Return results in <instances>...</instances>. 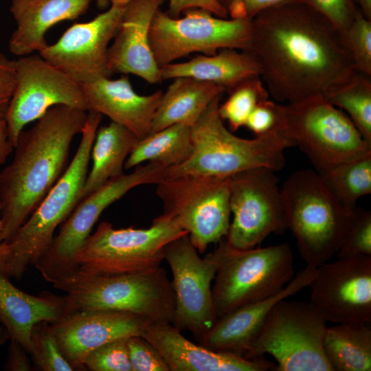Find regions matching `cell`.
<instances>
[{
  "label": "cell",
  "mask_w": 371,
  "mask_h": 371,
  "mask_svg": "<svg viewBox=\"0 0 371 371\" xmlns=\"http://www.w3.org/2000/svg\"><path fill=\"white\" fill-rule=\"evenodd\" d=\"M192 151L191 126L171 125L139 139L126 160L124 169L146 162L175 167L184 162Z\"/></svg>",
  "instance_id": "f546056e"
},
{
  "label": "cell",
  "mask_w": 371,
  "mask_h": 371,
  "mask_svg": "<svg viewBox=\"0 0 371 371\" xmlns=\"http://www.w3.org/2000/svg\"><path fill=\"white\" fill-rule=\"evenodd\" d=\"M186 234L175 218L164 213L146 229H115L103 221L76 254V271L110 276L155 268L164 260L166 246Z\"/></svg>",
  "instance_id": "52a82bcc"
},
{
  "label": "cell",
  "mask_w": 371,
  "mask_h": 371,
  "mask_svg": "<svg viewBox=\"0 0 371 371\" xmlns=\"http://www.w3.org/2000/svg\"><path fill=\"white\" fill-rule=\"evenodd\" d=\"M319 173L335 198L352 211L357 200L371 192V152Z\"/></svg>",
  "instance_id": "1f68e13d"
},
{
  "label": "cell",
  "mask_w": 371,
  "mask_h": 371,
  "mask_svg": "<svg viewBox=\"0 0 371 371\" xmlns=\"http://www.w3.org/2000/svg\"><path fill=\"white\" fill-rule=\"evenodd\" d=\"M127 338L116 339L94 349L85 359V369L91 371H132Z\"/></svg>",
  "instance_id": "8d00e7d4"
},
{
  "label": "cell",
  "mask_w": 371,
  "mask_h": 371,
  "mask_svg": "<svg viewBox=\"0 0 371 371\" xmlns=\"http://www.w3.org/2000/svg\"><path fill=\"white\" fill-rule=\"evenodd\" d=\"M337 258L371 256V212L356 207Z\"/></svg>",
  "instance_id": "d590c367"
},
{
  "label": "cell",
  "mask_w": 371,
  "mask_h": 371,
  "mask_svg": "<svg viewBox=\"0 0 371 371\" xmlns=\"http://www.w3.org/2000/svg\"><path fill=\"white\" fill-rule=\"evenodd\" d=\"M327 321L311 302L276 303L245 358L269 354L276 371H333L323 350Z\"/></svg>",
  "instance_id": "30bf717a"
},
{
  "label": "cell",
  "mask_w": 371,
  "mask_h": 371,
  "mask_svg": "<svg viewBox=\"0 0 371 371\" xmlns=\"http://www.w3.org/2000/svg\"><path fill=\"white\" fill-rule=\"evenodd\" d=\"M156 194L163 213L177 221L199 254L226 236L231 222L229 177H169L157 184Z\"/></svg>",
  "instance_id": "7c38bea8"
},
{
  "label": "cell",
  "mask_w": 371,
  "mask_h": 371,
  "mask_svg": "<svg viewBox=\"0 0 371 371\" xmlns=\"http://www.w3.org/2000/svg\"><path fill=\"white\" fill-rule=\"evenodd\" d=\"M165 0H132L124 10L109 45L107 60L112 73L133 74L150 84L162 81L150 43V30Z\"/></svg>",
  "instance_id": "ffe728a7"
},
{
  "label": "cell",
  "mask_w": 371,
  "mask_h": 371,
  "mask_svg": "<svg viewBox=\"0 0 371 371\" xmlns=\"http://www.w3.org/2000/svg\"><path fill=\"white\" fill-rule=\"evenodd\" d=\"M251 24L245 52L277 102L324 95L356 70L340 31L308 3L268 9Z\"/></svg>",
  "instance_id": "6da1fadb"
},
{
  "label": "cell",
  "mask_w": 371,
  "mask_h": 371,
  "mask_svg": "<svg viewBox=\"0 0 371 371\" xmlns=\"http://www.w3.org/2000/svg\"><path fill=\"white\" fill-rule=\"evenodd\" d=\"M340 32L355 69L371 76V20L359 11L350 25Z\"/></svg>",
  "instance_id": "e575fe53"
},
{
  "label": "cell",
  "mask_w": 371,
  "mask_h": 371,
  "mask_svg": "<svg viewBox=\"0 0 371 371\" xmlns=\"http://www.w3.org/2000/svg\"><path fill=\"white\" fill-rule=\"evenodd\" d=\"M224 92L221 87L209 82L188 77L172 79L163 92L148 134L174 124L192 126L210 104Z\"/></svg>",
  "instance_id": "4316f807"
},
{
  "label": "cell",
  "mask_w": 371,
  "mask_h": 371,
  "mask_svg": "<svg viewBox=\"0 0 371 371\" xmlns=\"http://www.w3.org/2000/svg\"><path fill=\"white\" fill-rule=\"evenodd\" d=\"M96 0H12L10 12L16 28L8 42L19 57L40 52L47 45L46 33L56 24L85 14Z\"/></svg>",
  "instance_id": "cb8c5ba5"
},
{
  "label": "cell",
  "mask_w": 371,
  "mask_h": 371,
  "mask_svg": "<svg viewBox=\"0 0 371 371\" xmlns=\"http://www.w3.org/2000/svg\"><path fill=\"white\" fill-rule=\"evenodd\" d=\"M315 269L306 266L278 293L218 317L210 329L197 339L199 344L212 350L245 357L273 306L309 286Z\"/></svg>",
  "instance_id": "44dd1931"
},
{
  "label": "cell",
  "mask_w": 371,
  "mask_h": 371,
  "mask_svg": "<svg viewBox=\"0 0 371 371\" xmlns=\"http://www.w3.org/2000/svg\"><path fill=\"white\" fill-rule=\"evenodd\" d=\"M147 322L124 312L85 310L66 313L51 326L74 370H85V361L91 351L116 339L141 336Z\"/></svg>",
  "instance_id": "d6986e66"
},
{
  "label": "cell",
  "mask_w": 371,
  "mask_h": 371,
  "mask_svg": "<svg viewBox=\"0 0 371 371\" xmlns=\"http://www.w3.org/2000/svg\"><path fill=\"white\" fill-rule=\"evenodd\" d=\"M13 149L14 146L9 139L5 120H0V166L5 162Z\"/></svg>",
  "instance_id": "f6af8a7d"
},
{
  "label": "cell",
  "mask_w": 371,
  "mask_h": 371,
  "mask_svg": "<svg viewBox=\"0 0 371 371\" xmlns=\"http://www.w3.org/2000/svg\"><path fill=\"white\" fill-rule=\"evenodd\" d=\"M53 285L65 293L66 313L108 310L135 315L148 322L172 323L173 320L174 291L161 266L110 276L75 271Z\"/></svg>",
  "instance_id": "277c9868"
},
{
  "label": "cell",
  "mask_w": 371,
  "mask_h": 371,
  "mask_svg": "<svg viewBox=\"0 0 371 371\" xmlns=\"http://www.w3.org/2000/svg\"><path fill=\"white\" fill-rule=\"evenodd\" d=\"M132 0H105L106 3H110L111 5H117L125 6Z\"/></svg>",
  "instance_id": "681fc988"
},
{
  "label": "cell",
  "mask_w": 371,
  "mask_h": 371,
  "mask_svg": "<svg viewBox=\"0 0 371 371\" xmlns=\"http://www.w3.org/2000/svg\"><path fill=\"white\" fill-rule=\"evenodd\" d=\"M167 168L155 163L139 165L129 174L113 179L84 197L62 223L46 251L34 264L43 278L54 284L77 269L75 258L102 213L132 189L158 184Z\"/></svg>",
  "instance_id": "8fae6325"
},
{
  "label": "cell",
  "mask_w": 371,
  "mask_h": 371,
  "mask_svg": "<svg viewBox=\"0 0 371 371\" xmlns=\"http://www.w3.org/2000/svg\"><path fill=\"white\" fill-rule=\"evenodd\" d=\"M15 65V86L5 118L14 148L25 126L54 106L87 111L81 85L38 53L21 56Z\"/></svg>",
  "instance_id": "2e32d148"
},
{
  "label": "cell",
  "mask_w": 371,
  "mask_h": 371,
  "mask_svg": "<svg viewBox=\"0 0 371 371\" xmlns=\"http://www.w3.org/2000/svg\"><path fill=\"white\" fill-rule=\"evenodd\" d=\"M77 150L60 179L7 243L8 251L3 271L20 280L29 265L46 251L54 232L82 199L91 152L102 115L87 111Z\"/></svg>",
  "instance_id": "8992f818"
},
{
  "label": "cell",
  "mask_w": 371,
  "mask_h": 371,
  "mask_svg": "<svg viewBox=\"0 0 371 371\" xmlns=\"http://www.w3.org/2000/svg\"><path fill=\"white\" fill-rule=\"evenodd\" d=\"M81 87L87 111L108 117L111 122L130 130L139 139L149 133L162 91L139 95L135 91L126 76L113 80L102 78L81 85Z\"/></svg>",
  "instance_id": "603a6c76"
},
{
  "label": "cell",
  "mask_w": 371,
  "mask_h": 371,
  "mask_svg": "<svg viewBox=\"0 0 371 371\" xmlns=\"http://www.w3.org/2000/svg\"><path fill=\"white\" fill-rule=\"evenodd\" d=\"M0 269V322L10 338L18 341L29 352L30 334L41 322H54L66 313L65 296L43 292L28 294L16 287Z\"/></svg>",
  "instance_id": "d4e9b609"
},
{
  "label": "cell",
  "mask_w": 371,
  "mask_h": 371,
  "mask_svg": "<svg viewBox=\"0 0 371 371\" xmlns=\"http://www.w3.org/2000/svg\"><path fill=\"white\" fill-rule=\"evenodd\" d=\"M125 6L111 5L89 21L74 23L38 54L80 85L110 78L107 52Z\"/></svg>",
  "instance_id": "e0dca14e"
},
{
  "label": "cell",
  "mask_w": 371,
  "mask_h": 371,
  "mask_svg": "<svg viewBox=\"0 0 371 371\" xmlns=\"http://www.w3.org/2000/svg\"><path fill=\"white\" fill-rule=\"evenodd\" d=\"M363 322L327 326L324 355L333 371L371 370V329Z\"/></svg>",
  "instance_id": "f1b7e54d"
},
{
  "label": "cell",
  "mask_w": 371,
  "mask_h": 371,
  "mask_svg": "<svg viewBox=\"0 0 371 371\" xmlns=\"http://www.w3.org/2000/svg\"><path fill=\"white\" fill-rule=\"evenodd\" d=\"M163 80L188 77L209 82L229 92L241 83L260 77L258 64L245 51L223 49L213 55H197L188 60L160 68Z\"/></svg>",
  "instance_id": "484cf974"
},
{
  "label": "cell",
  "mask_w": 371,
  "mask_h": 371,
  "mask_svg": "<svg viewBox=\"0 0 371 371\" xmlns=\"http://www.w3.org/2000/svg\"><path fill=\"white\" fill-rule=\"evenodd\" d=\"M6 361L3 370L7 371L33 370L29 352L16 339L10 338Z\"/></svg>",
  "instance_id": "ee69618b"
},
{
  "label": "cell",
  "mask_w": 371,
  "mask_h": 371,
  "mask_svg": "<svg viewBox=\"0 0 371 371\" xmlns=\"http://www.w3.org/2000/svg\"><path fill=\"white\" fill-rule=\"evenodd\" d=\"M324 96L348 115L371 144V76L355 70Z\"/></svg>",
  "instance_id": "4dcf8cb0"
},
{
  "label": "cell",
  "mask_w": 371,
  "mask_h": 371,
  "mask_svg": "<svg viewBox=\"0 0 371 371\" xmlns=\"http://www.w3.org/2000/svg\"><path fill=\"white\" fill-rule=\"evenodd\" d=\"M275 172L271 168L258 167L229 177L233 218L225 240L232 248H254L269 235L282 234L288 229Z\"/></svg>",
  "instance_id": "5bb4252c"
},
{
  "label": "cell",
  "mask_w": 371,
  "mask_h": 371,
  "mask_svg": "<svg viewBox=\"0 0 371 371\" xmlns=\"http://www.w3.org/2000/svg\"><path fill=\"white\" fill-rule=\"evenodd\" d=\"M2 234V221L1 218V205H0V269L3 270L8 255V244L1 241Z\"/></svg>",
  "instance_id": "7dc6e473"
},
{
  "label": "cell",
  "mask_w": 371,
  "mask_h": 371,
  "mask_svg": "<svg viewBox=\"0 0 371 371\" xmlns=\"http://www.w3.org/2000/svg\"><path fill=\"white\" fill-rule=\"evenodd\" d=\"M281 113L286 134L318 172L371 152L348 115L323 95L281 103Z\"/></svg>",
  "instance_id": "9c48e42d"
},
{
  "label": "cell",
  "mask_w": 371,
  "mask_h": 371,
  "mask_svg": "<svg viewBox=\"0 0 371 371\" xmlns=\"http://www.w3.org/2000/svg\"><path fill=\"white\" fill-rule=\"evenodd\" d=\"M221 96L216 98L191 126L192 153L182 164L168 168L166 177L183 175L229 177L254 168L276 172L284 166V151L295 144L284 128L254 139L236 136L218 114Z\"/></svg>",
  "instance_id": "3957f363"
},
{
  "label": "cell",
  "mask_w": 371,
  "mask_h": 371,
  "mask_svg": "<svg viewBox=\"0 0 371 371\" xmlns=\"http://www.w3.org/2000/svg\"><path fill=\"white\" fill-rule=\"evenodd\" d=\"M298 3H308V0H229L225 8L230 19L251 20L268 9Z\"/></svg>",
  "instance_id": "60d3db41"
},
{
  "label": "cell",
  "mask_w": 371,
  "mask_h": 371,
  "mask_svg": "<svg viewBox=\"0 0 371 371\" xmlns=\"http://www.w3.org/2000/svg\"><path fill=\"white\" fill-rule=\"evenodd\" d=\"M192 9H201L212 14L227 18L228 13L220 0H169L168 14L172 17H179V14Z\"/></svg>",
  "instance_id": "7bdbcfd3"
},
{
  "label": "cell",
  "mask_w": 371,
  "mask_h": 371,
  "mask_svg": "<svg viewBox=\"0 0 371 371\" xmlns=\"http://www.w3.org/2000/svg\"><path fill=\"white\" fill-rule=\"evenodd\" d=\"M308 3L340 32L350 25L359 11L352 0H308Z\"/></svg>",
  "instance_id": "ab89813d"
},
{
  "label": "cell",
  "mask_w": 371,
  "mask_h": 371,
  "mask_svg": "<svg viewBox=\"0 0 371 371\" xmlns=\"http://www.w3.org/2000/svg\"><path fill=\"white\" fill-rule=\"evenodd\" d=\"M87 113L56 105L19 134L13 159L0 172L3 243L10 241L66 171L72 140L81 133Z\"/></svg>",
  "instance_id": "7a4b0ae2"
},
{
  "label": "cell",
  "mask_w": 371,
  "mask_h": 371,
  "mask_svg": "<svg viewBox=\"0 0 371 371\" xmlns=\"http://www.w3.org/2000/svg\"><path fill=\"white\" fill-rule=\"evenodd\" d=\"M10 339V336L5 328L0 325V346L4 344Z\"/></svg>",
  "instance_id": "c3c4849f"
},
{
  "label": "cell",
  "mask_w": 371,
  "mask_h": 371,
  "mask_svg": "<svg viewBox=\"0 0 371 371\" xmlns=\"http://www.w3.org/2000/svg\"><path fill=\"white\" fill-rule=\"evenodd\" d=\"M245 126L255 136L265 135L282 127L281 103L269 99L260 102L250 113Z\"/></svg>",
  "instance_id": "f35d334b"
},
{
  "label": "cell",
  "mask_w": 371,
  "mask_h": 371,
  "mask_svg": "<svg viewBox=\"0 0 371 371\" xmlns=\"http://www.w3.org/2000/svg\"><path fill=\"white\" fill-rule=\"evenodd\" d=\"M229 93L227 100L219 104L218 111L221 119L228 124L229 129L232 132L245 126L256 106L270 97L260 77L241 83Z\"/></svg>",
  "instance_id": "d6a6232c"
},
{
  "label": "cell",
  "mask_w": 371,
  "mask_h": 371,
  "mask_svg": "<svg viewBox=\"0 0 371 371\" xmlns=\"http://www.w3.org/2000/svg\"><path fill=\"white\" fill-rule=\"evenodd\" d=\"M186 12L183 17H172L159 10L153 19L150 43L160 68L192 53L248 49L251 20L221 18L201 9Z\"/></svg>",
  "instance_id": "4fadbf2b"
},
{
  "label": "cell",
  "mask_w": 371,
  "mask_h": 371,
  "mask_svg": "<svg viewBox=\"0 0 371 371\" xmlns=\"http://www.w3.org/2000/svg\"><path fill=\"white\" fill-rule=\"evenodd\" d=\"M310 302L327 322H371V256L338 258L315 269Z\"/></svg>",
  "instance_id": "ac0fdd59"
},
{
  "label": "cell",
  "mask_w": 371,
  "mask_h": 371,
  "mask_svg": "<svg viewBox=\"0 0 371 371\" xmlns=\"http://www.w3.org/2000/svg\"><path fill=\"white\" fill-rule=\"evenodd\" d=\"M98 1H99V0H98Z\"/></svg>",
  "instance_id": "f907efd6"
},
{
  "label": "cell",
  "mask_w": 371,
  "mask_h": 371,
  "mask_svg": "<svg viewBox=\"0 0 371 371\" xmlns=\"http://www.w3.org/2000/svg\"><path fill=\"white\" fill-rule=\"evenodd\" d=\"M29 354L33 370H74L60 350L51 322H41L34 326L30 334Z\"/></svg>",
  "instance_id": "836d02e7"
},
{
  "label": "cell",
  "mask_w": 371,
  "mask_h": 371,
  "mask_svg": "<svg viewBox=\"0 0 371 371\" xmlns=\"http://www.w3.org/2000/svg\"><path fill=\"white\" fill-rule=\"evenodd\" d=\"M188 234L168 243L164 260L170 267L175 294L172 324L180 331L188 330L198 339L217 319L211 284L214 280L221 251L218 246L201 258Z\"/></svg>",
  "instance_id": "9a60e30c"
},
{
  "label": "cell",
  "mask_w": 371,
  "mask_h": 371,
  "mask_svg": "<svg viewBox=\"0 0 371 371\" xmlns=\"http://www.w3.org/2000/svg\"><path fill=\"white\" fill-rule=\"evenodd\" d=\"M141 336L158 350L170 371H267L276 368L263 357L247 359L195 344L170 322H148Z\"/></svg>",
  "instance_id": "7402d4cb"
},
{
  "label": "cell",
  "mask_w": 371,
  "mask_h": 371,
  "mask_svg": "<svg viewBox=\"0 0 371 371\" xmlns=\"http://www.w3.org/2000/svg\"><path fill=\"white\" fill-rule=\"evenodd\" d=\"M218 246L220 263L212 289L217 317L278 293L293 278V255L287 243L239 250L223 238Z\"/></svg>",
  "instance_id": "ba28073f"
},
{
  "label": "cell",
  "mask_w": 371,
  "mask_h": 371,
  "mask_svg": "<svg viewBox=\"0 0 371 371\" xmlns=\"http://www.w3.org/2000/svg\"><path fill=\"white\" fill-rule=\"evenodd\" d=\"M281 194L287 228L306 266L317 268L338 252L355 210L346 208L313 169L291 175Z\"/></svg>",
  "instance_id": "5b68a950"
},
{
  "label": "cell",
  "mask_w": 371,
  "mask_h": 371,
  "mask_svg": "<svg viewBox=\"0 0 371 371\" xmlns=\"http://www.w3.org/2000/svg\"><path fill=\"white\" fill-rule=\"evenodd\" d=\"M126 343L132 371H170L161 353L143 337H129Z\"/></svg>",
  "instance_id": "74e56055"
},
{
  "label": "cell",
  "mask_w": 371,
  "mask_h": 371,
  "mask_svg": "<svg viewBox=\"0 0 371 371\" xmlns=\"http://www.w3.org/2000/svg\"><path fill=\"white\" fill-rule=\"evenodd\" d=\"M358 10L367 19L371 20V0H352Z\"/></svg>",
  "instance_id": "bcb514c9"
},
{
  "label": "cell",
  "mask_w": 371,
  "mask_h": 371,
  "mask_svg": "<svg viewBox=\"0 0 371 371\" xmlns=\"http://www.w3.org/2000/svg\"><path fill=\"white\" fill-rule=\"evenodd\" d=\"M16 81L15 60L0 52V120H5Z\"/></svg>",
  "instance_id": "b9f144b4"
},
{
  "label": "cell",
  "mask_w": 371,
  "mask_h": 371,
  "mask_svg": "<svg viewBox=\"0 0 371 371\" xmlns=\"http://www.w3.org/2000/svg\"><path fill=\"white\" fill-rule=\"evenodd\" d=\"M138 140L130 130L113 122L98 128L91 152L92 166L85 180L81 200L124 174L126 160Z\"/></svg>",
  "instance_id": "83f0119b"
}]
</instances>
